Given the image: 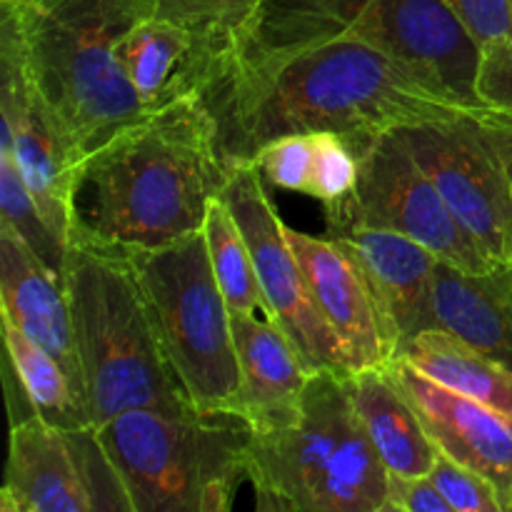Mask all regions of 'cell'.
<instances>
[{
	"mask_svg": "<svg viewBox=\"0 0 512 512\" xmlns=\"http://www.w3.org/2000/svg\"><path fill=\"white\" fill-rule=\"evenodd\" d=\"M193 93L230 165L270 140L330 130L365 153L378 135L418 123L480 118L443 85L355 38L260 48L225 43L200 53Z\"/></svg>",
	"mask_w": 512,
	"mask_h": 512,
	"instance_id": "cell-1",
	"label": "cell"
},
{
	"mask_svg": "<svg viewBox=\"0 0 512 512\" xmlns=\"http://www.w3.org/2000/svg\"><path fill=\"white\" fill-rule=\"evenodd\" d=\"M233 168L198 95H183L85 155L70 235L125 255L163 248L203 230Z\"/></svg>",
	"mask_w": 512,
	"mask_h": 512,
	"instance_id": "cell-2",
	"label": "cell"
},
{
	"mask_svg": "<svg viewBox=\"0 0 512 512\" xmlns=\"http://www.w3.org/2000/svg\"><path fill=\"white\" fill-rule=\"evenodd\" d=\"M155 0H3L0 50L23 70L80 158L153 110L118 63L128 30Z\"/></svg>",
	"mask_w": 512,
	"mask_h": 512,
	"instance_id": "cell-3",
	"label": "cell"
},
{
	"mask_svg": "<svg viewBox=\"0 0 512 512\" xmlns=\"http://www.w3.org/2000/svg\"><path fill=\"white\" fill-rule=\"evenodd\" d=\"M250 428L258 510L385 512L388 468L360 423L348 373L315 370L293 413Z\"/></svg>",
	"mask_w": 512,
	"mask_h": 512,
	"instance_id": "cell-4",
	"label": "cell"
},
{
	"mask_svg": "<svg viewBox=\"0 0 512 512\" xmlns=\"http://www.w3.org/2000/svg\"><path fill=\"white\" fill-rule=\"evenodd\" d=\"M63 280L95 428L128 410L195 408L165 355L130 255L70 235Z\"/></svg>",
	"mask_w": 512,
	"mask_h": 512,
	"instance_id": "cell-5",
	"label": "cell"
},
{
	"mask_svg": "<svg viewBox=\"0 0 512 512\" xmlns=\"http://www.w3.org/2000/svg\"><path fill=\"white\" fill-rule=\"evenodd\" d=\"M95 430L133 512H228L248 480L253 428L238 410L138 408Z\"/></svg>",
	"mask_w": 512,
	"mask_h": 512,
	"instance_id": "cell-6",
	"label": "cell"
},
{
	"mask_svg": "<svg viewBox=\"0 0 512 512\" xmlns=\"http://www.w3.org/2000/svg\"><path fill=\"white\" fill-rule=\"evenodd\" d=\"M330 38L363 40L460 103L488 108L478 98L480 45L443 0H263L233 43L283 48Z\"/></svg>",
	"mask_w": 512,
	"mask_h": 512,
	"instance_id": "cell-7",
	"label": "cell"
},
{
	"mask_svg": "<svg viewBox=\"0 0 512 512\" xmlns=\"http://www.w3.org/2000/svg\"><path fill=\"white\" fill-rule=\"evenodd\" d=\"M130 260L190 403L200 410H238L240 365L230 308L203 230Z\"/></svg>",
	"mask_w": 512,
	"mask_h": 512,
	"instance_id": "cell-8",
	"label": "cell"
},
{
	"mask_svg": "<svg viewBox=\"0 0 512 512\" xmlns=\"http://www.w3.org/2000/svg\"><path fill=\"white\" fill-rule=\"evenodd\" d=\"M3 512H133L95 428L63 430L40 415L10 425Z\"/></svg>",
	"mask_w": 512,
	"mask_h": 512,
	"instance_id": "cell-9",
	"label": "cell"
},
{
	"mask_svg": "<svg viewBox=\"0 0 512 512\" xmlns=\"http://www.w3.org/2000/svg\"><path fill=\"white\" fill-rule=\"evenodd\" d=\"M340 203L355 218L398 230L460 270L485 273L498 265L455 218L398 128L378 135L360 155L355 188Z\"/></svg>",
	"mask_w": 512,
	"mask_h": 512,
	"instance_id": "cell-10",
	"label": "cell"
},
{
	"mask_svg": "<svg viewBox=\"0 0 512 512\" xmlns=\"http://www.w3.org/2000/svg\"><path fill=\"white\" fill-rule=\"evenodd\" d=\"M220 198L248 240L265 298V315L290 335L313 373L338 370L350 375L345 348L315 305L303 268L285 235V223L265 193L263 175L253 163L235 165Z\"/></svg>",
	"mask_w": 512,
	"mask_h": 512,
	"instance_id": "cell-11",
	"label": "cell"
},
{
	"mask_svg": "<svg viewBox=\"0 0 512 512\" xmlns=\"http://www.w3.org/2000/svg\"><path fill=\"white\" fill-rule=\"evenodd\" d=\"M438 193L493 263H512V193L478 118L398 128Z\"/></svg>",
	"mask_w": 512,
	"mask_h": 512,
	"instance_id": "cell-12",
	"label": "cell"
},
{
	"mask_svg": "<svg viewBox=\"0 0 512 512\" xmlns=\"http://www.w3.org/2000/svg\"><path fill=\"white\" fill-rule=\"evenodd\" d=\"M285 235L315 305L345 348L350 375L393 363L400 338L358 258L333 238H313L288 225Z\"/></svg>",
	"mask_w": 512,
	"mask_h": 512,
	"instance_id": "cell-13",
	"label": "cell"
},
{
	"mask_svg": "<svg viewBox=\"0 0 512 512\" xmlns=\"http://www.w3.org/2000/svg\"><path fill=\"white\" fill-rule=\"evenodd\" d=\"M0 153L10 155L28 183L40 213L50 228L70 243L73 233V183L75 170L83 163L63 130L53 120L35 90L25 80L20 65L0 50Z\"/></svg>",
	"mask_w": 512,
	"mask_h": 512,
	"instance_id": "cell-14",
	"label": "cell"
},
{
	"mask_svg": "<svg viewBox=\"0 0 512 512\" xmlns=\"http://www.w3.org/2000/svg\"><path fill=\"white\" fill-rule=\"evenodd\" d=\"M400 393L413 403L440 453L483 475L512 512V420L498 410L438 383L403 358L385 365Z\"/></svg>",
	"mask_w": 512,
	"mask_h": 512,
	"instance_id": "cell-15",
	"label": "cell"
},
{
	"mask_svg": "<svg viewBox=\"0 0 512 512\" xmlns=\"http://www.w3.org/2000/svg\"><path fill=\"white\" fill-rule=\"evenodd\" d=\"M328 238L343 243L368 273L400 345L435 328L433 283L440 258L398 230L355 218L340 200L325 205Z\"/></svg>",
	"mask_w": 512,
	"mask_h": 512,
	"instance_id": "cell-16",
	"label": "cell"
},
{
	"mask_svg": "<svg viewBox=\"0 0 512 512\" xmlns=\"http://www.w3.org/2000/svg\"><path fill=\"white\" fill-rule=\"evenodd\" d=\"M0 305L5 323L15 325L25 338L63 365L85 405L65 280L55 275L5 223H0Z\"/></svg>",
	"mask_w": 512,
	"mask_h": 512,
	"instance_id": "cell-17",
	"label": "cell"
},
{
	"mask_svg": "<svg viewBox=\"0 0 512 512\" xmlns=\"http://www.w3.org/2000/svg\"><path fill=\"white\" fill-rule=\"evenodd\" d=\"M433 315L435 328L512 370V263L468 273L440 260Z\"/></svg>",
	"mask_w": 512,
	"mask_h": 512,
	"instance_id": "cell-18",
	"label": "cell"
},
{
	"mask_svg": "<svg viewBox=\"0 0 512 512\" xmlns=\"http://www.w3.org/2000/svg\"><path fill=\"white\" fill-rule=\"evenodd\" d=\"M240 365L238 413L248 423L283 418L300 403L313 370L278 323L258 313H230Z\"/></svg>",
	"mask_w": 512,
	"mask_h": 512,
	"instance_id": "cell-19",
	"label": "cell"
},
{
	"mask_svg": "<svg viewBox=\"0 0 512 512\" xmlns=\"http://www.w3.org/2000/svg\"><path fill=\"white\" fill-rule=\"evenodd\" d=\"M348 388L360 423L388 473L403 478L430 475L438 445L388 370L365 368L348 375Z\"/></svg>",
	"mask_w": 512,
	"mask_h": 512,
	"instance_id": "cell-20",
	"label": "cell"
},
{
	"mask_svg": "<svg viewBox=\"0 0 512 512\" xmlns=\"http://www.w3.org/2000/svg\"><path fill=\"white\" fill-rule=\"evenodd\" d=\"M118 63L148 110L190 95L200 63V43L170 20H143L118 43Z\"/></svg>",
	"mask_w": 512,
	"mask_h": 512,
	"instance_id": "cell-21",
	"label": "cell"
},
{
	"mask_svg": "<svg viewBox=\"0 0 512 512\" xmlns=\"http://www.w3.org/2000/svg\"><path fill=\"white\" fill-rule=\"evenodd\" d=\"M395 358L408 360L428 378L498 410L512 420V370L450 335L428 328L405 340Z\"/></svg>",
	"mask_w": 512,
	"mask_h": 512,
	"instance_id": "cell-22",
	"label": "cell"
},
{
	"mask_svg": "<svg viewBox=\"0 0 512 512\" xmlns=\"http://www.w3.org/2000/svg\"><path fill=\"white\" fill-rule=\"evenodd\" d=\"M3 343L5 355L15 365V373L23 383V390L28 395L30 405H33L35 415L63 430L95 428L90 423L83 400L78 398L73 383H70L68 373L53 355L45 353L40 345L25 338L15 325L5 323V320Z\"/></svg>",
	"mask_w": 512,
	"mask_h": 512,
	"instance_id": "cell-23",
	"label": "cell"
},
{
	"mask_svg": "<svg viewBox=\"0 0 512 512\" xmlns=\"http://www.w3.org/2000/svg\"><path fill=\"white\" fill-rule=\"evenodd\" d=\"M203 233L205 240H208L215 280H218L220 290L228 300L230 313L265 315V298L263 290H260L258 273H255L248 240H245L238 220L233 218V213H230V208L220 195L210 203Z\"/></svg>",
	"mask_w": 512,
	"mask_h": 512,
	"instance_id": "cell-24",
	"label": "cell"
},
{
	"mask_svg": "<svg viewBox=\"0 0 512 512\" xmlns=\"http://www.w3.org/2000/svg\"><path fill=\"white\" fill-rule=\"evenodd\" d=\"M0 223L10 225L18 233V238L53 270L63 278L65 263H68V240L60 238L45 215L40 213L28 183L20 175L18 165L10 155L0 153Z\"/></svg>",
	"mask_w": 512,
	"mask_h": 512,
	"instance_id": "cell-25",
	"label": "cell"
},
{
	"mask_svg": "<svg viewBox=\"0 0 512 512\" xmlns=\"http://www.w3.org/2000/svg\"><path fill=\"white\" fill-rule=\"evenodd\" d=\"M263 0H155V15L193 33L200 53L223 48L253 20Z\"/></svg>",
	"mask_w": 512,
	"mask_h": 512,
	"instance_id": "cell-26",
	"label": "cell"
},
{
	"mask_svg": "<svg viewBox=\"0 0 512 512\" xmlns=\"http://www.w3.org/2000/svg\"><path fill=\"white\" fill-rule=\"evenodd\" d=\"M315 155H318L315 133H298L265 143L250 163L263 175L265 183L310 195L315 178Z\"/></svg>",
	"mask_w": 512,
	"mask_h": 512,
	"instance_id": "cell-27",
	"label": "cell"
},
{
	"mask_svg": "<svg viewBox=\"0 0 512 512\" xmlns=\"http://www.w3.org/2000/svg\"><path fill=\"white\" fill-rule=\"evenodd\" d=\"M430 480L453 512H505L498 493L483 475L440 450L430 470Z\"/></svg>",
	"mask_w": 512,
	"mask_h": 512,
	"instance_id": "cell-28",
	"label": "cell"
},
{
	"mask_svg": "<svg viewBox=\"0 0 512 512\" xmlns=\"http://www.w3.org/2000/svg\"><path fill=\"white\" fill-rule=\"evenodd\" d=\"M468 28L480 50L490 43H512L510 0H443Z\"/></svg>",
	"mask_w": 512,
	"mask_h": 512,
	"instance_id": "cell-29",
	"label": "cell"
},
{
	"mask_svg": "<svg viewBox=\"0 0 512 512\" xmlns=\"http://www.w3.org/2000/svg\"><path fill=\"white\" fill-rule=\"evenodd\" d=\"M480 53L478 98L512 118V43H490Z\"/></svg>",
	"mask_w": 512,
	"mask_h": 512,
	"instance_id": "cell-30",
	"label": "cell"
},
{
	"mask_svg": "<svg viewBox=\"0 0 512 512\" xmlns=\"http://www.w3.org/2000/svg\"><path fill=\"white\" fill-rule=\"evenodd\" d=\"M385 512H453L448 500L440 495L430 475L403 478L388 473V503Z\"/></svg>",
	"mask_w": 512,
	"mask_h": 512,
	"instance_id": "cell-31",
	"label": "cell"
},
{
	"mask_svg": "<svg viewBox=\"0 0 512 512\" xmlns=\"http://www.w3.org/2000/svg\"><path fill=\"white\" fill-rule=\"evenodd\" d=\"M480 133L488 140L490 148L498 153L500 163H503L505 175H508L510 193H512V118L505 113H498V110L490 108L488 113L478 118Z\"/></svg>",
	"mask_w": 512,
	"mask_h": 512,
	"instance_id": "cell-32",
	"label": "cell"
},
{
	"mask_svg": "<svg viewBox=\"0 0 512 512\" xmlns=\"http://www.w3.org/2000/svg\"><path fill=\"white\" fill-rule=\"evenodd\" d=\"M510 10H512V0H510Z\"/></svg>",
	"mask_w": 512,
	"mask_h": 512,
	"instance_id": "cell-33",
	"label": "cell"
}]
</instances>
